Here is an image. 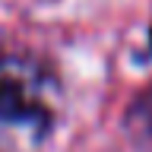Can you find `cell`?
<instances>
[{
  "label": "cell",
  "instance_id": "1",
  "mask_svg": "<svg viewBox=\"0 0 152 152\" xmlns=\"http://www.w3.org/2000/svg\"><path fill=\"white\" fill-rule=\"evenodd\" d=\"M60 117V86L45 64L0 54V152H41Z\"/></svg>",
  "mask_w": 152,
  "mask_h": 152
},
{
  "label": "cell",
  "instance_id": "2",
  "mask_svg": "<svg viewBox=\"0 0 152 152\" xmlns=\"http://www.w3.org/2000/svg\"><path fill=\"white\" fill-rule=\"evenodd\" d=\"M127 130H130L133 142L140 149L152 152V86L142 89V95L130 104V114H127Z\"/></svg>",
  "mask_w": 152,
  "mask_h": 152
}]
</instances>
